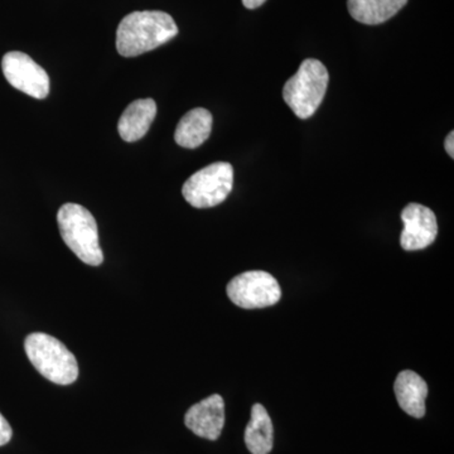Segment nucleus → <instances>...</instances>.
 <instances>
[{
    "instance_id": "obj_1",
    "label": "nucleus",
    "mask_w": 454,
    "mask_h": 454,
    "mask_svg": "<svg viewBox=\"0 0 454 454\" xmlns=\"http://www.w3.org/2000/svg\"><path fill=\"white\" fill-rule=\"evenodd\" d=\"M178 35L169 14L160 11L133 12L122 18L116 31V49L121 56L137 57L162 46Z\"/></svg>"
},
{
    "instance_id": "obj_2",
    "label": "nucleus",
    "mask_w": 454,
    "mask_h": 454,
    "mask_svg": "<svg viewBox=\"0 0 454 454\" xmlns=\"http://www.w3.org/2000/svg\"><path fill=\"white\" fill-rule=\"evenodd\" d=\"M57 223L65 244L77 258L91 267H98L104 262L97 220L88 208L77 203H66L57 214Z\"/></svg>"
},
{
    "instance_id": "obj_3",
    "label": "nucleus",
    "mask_w": 454,
    "mask_h": 454,
    "mask_svg": "<svg viewBox=\"0 0 454 454\" xmlns=\"http://www.w3.org/2000/svg\"><path fill=\"white\" fill-rule=\"evenodd\" d=\"M25 349L33 367L53 384L70 385L79 378L76 357L55 337L31 333L25 340Z\"/></svg>"
},
{
    "instance_id": "obj_4",
    "label": "nucleus",
    "mask_w": 454,
    "mask_h": 454,
    "mask_svg": "<svg viewBox=\"0 0 454 454\" xmlns=\"http://www.w3.org/2000/svg\"><path fill=\"white\" fill-rule=\"evenodd\" d=\"M328 82L330 74L321 61L304 59L297 74L284 85V101L298 118L309 119L324 101Z\"/></svg>"
},
{
    "instance_id": "obj_5",
    "label": "nucleus",
    "mask_w": 454,
    "mask_h": 454,
    "mask_svg": "<svg viewBox=\"0 0 454 454\" xmlns=\"http://www.w3.org/2000/svg\"><path fill=\"white\" fill-rule=\"evenodd\" d=\"M234 186V168L226 162L212 163L184 182L182 195L196 208H211L227 199Z\"/></svg>"
},
{
    "instance_id": "obj_6",
    "label": "nucleus",
    "mask_w": 454,
    "mask_h": 454,
    "mask_svg": "<svg viewBox=\"0 0 454 454\" xmlns=\"http://www.w3.org/2000/svg\"><path fill=\"white\" fill-rule=\"evenodd\" d=\"M227 297L244 309H267L282 297V289L276 278L267 271H245L227 284Z\"/></svg>"
},
{
    "instance_id": "obj_7",
    "label": "nucleus",
    "mask_w": 454,
    "mask_h": 454,
    "mask_svg": "<svg viewBox=\"0 0 454 454\" xmlns=\"http://www.w3.org/2000/svg\"><path fill=\"white\" fill-rule=\"evenodd\" d=\"M3 74L13 88L35 98H46L50 77L40 65L23 52H8L2 59Z\"/></svg>"
},
{
    "instance_id": "obj_8",
    "label": "nucleus",
    "mask_w": 454,
    "mask_h": 454,
    "mask_svg": "<svg viewBox=\"0 0 454 454\" xmlns=\"http://www.w3.org/2000/svg\"><path fill=\"white\" fill-rule=\"evenodd\" d=\"M404 230L400 244L406 252H417L434 243L438 235L437 217L434 212L419 203H409L402 212Z\"/></svg>"
},
{
    "instance_id": "obj_9",
    "label": "nucleus",
    "mask_w": 454,
    "mask_h": 454,
    "mask_svg": "<svg viewBox=\"0 0 454 454\" xmlns=\"http://www.w3.org/2000/svg\"><path fill=\"white\" fill-rule=\"evenodd\" d=\"M184 424L199 437L217 441L225 426V402L219 394L208 396L188 409Z\"/></svg>"
},
{
    "instance_id": "obj_10",
    "label": "nucleus",
    "mask_w": 454,
    "mask_h": 454,
    "mask_svg": "<svg viewBox=\"0 0 454 454\" xmlns=\"http://www.w3.org/2000/svg\"><path fill=\"white\" fill-rule=\"evenodd\" d=\"M394 391L400 408L411 417L422 419L426 415V399L428 396V385L422 376L411 370H404L397 375Z\"/></svg>"
},
{
    "instance_id": "obj_11",
    "label": "nucleus",
    "mask_w": 454,
    "mask_h": 454,
    "mask_svg": "<svg viewBox=\"0 0 454 454\" xmlns=\"http://www.w3.org/2000/svg\"><path fill=\"white\" fill-rule=\"evenodd\" d=\"M157 115V104L153 98H139L124 110L118 122L121 139L128 143L137 142L148 133Z\"/></svg>"
},
{
    "instance_id": "obj_12",
    "label": "nucleus",
    "mask_w": 454,
    "mask_h": 454,
    "mask_svg": "<svg viewBox=\"0 0 454 454\" xmlns=\"http://www.w3.org/2000/svg\"><path fill=\"white\" fill-rule=\"evenodd\" d=\"M212 114L203 107L190 110L176 128L175 140L187 149L199 148L210 137Z\"/></svg>"
},
{
    "instance_id": "obj_13",
    "label": "nucleus",
    "mask_w": 454,
    "mask_h": 454,
    "mask_svg": "<svg viewBox=\"0 0 454 454\" xmlns=\"http://www.w3.org/2000/svg\"><path fill=\"white\" fill-rule=\"evenodd\" d=\"M245 444L252 454H269L273 450V422L262 404L253 405L252 418L245 429Z\"/></svg>"
},
{
    "instance_id": "obj_14",
    "label": "nucleus",
    "mask_w": 454,
    "mask_h": 454,
    "mask_svg": "<svg viewBox=\"0 0 454 454\" xmlns=\"http://www.w3.org/2000/svg\"><path fill=\"white\" fill-rule=\"evenodd\" d=\"M406 3L408 0H348V8L357 22L376 26L395 16Z\"/></svg>"
},
{
    "instance_id": "obj_15",
    "label": "nucleus",
    "mask_w": 454,
    "mask_h": 454,
    "mask_svg": "<svg viewBox=\"0 0 454 454\" xmlns=\"http://www.w3.org/2000/svg\"><path fill=\"white\" fill-rule=\"evenodd\" d=\"M12 435H13V430H12L11 426H9L7 419L0 414V447L9 443Z\"/></svg>"
},
{
    "instance_id": "obj_16",
    "label": "nucleus",
    "mask_w": 454,
    "mask_h": 454,
    "mask_svg": "<svg viewBox=\"0 0 454 454\" xmlns=\"http://www.w3.org/2000/svg\"><path fill=\"white\" fill-rule=\"evenodd\" d=\"M444 146H446V151L448 155H450V158H454V133L453 131H450V134H448L446 142H444Z\"/></svg>"
},
{
    "instance_id": "obj_17",
    "label": "nucleus",
    "mask_w": 454,
    "mask_h": 454,
    "mask_svg": "<svg viewBox=\"0 0 454 454\" xmlns=\"http://www.w3.org/2000/svg\"><path fill=\"white\" fill-rule=\"evenodd\" d=\"M267 0H243V4L247 9H256L262 7Z\"/></svg>"
}]
</instances>
